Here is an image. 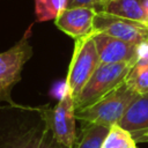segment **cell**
<instances>
[{
	"instance_id": "obj_1",
	"label": "cell",
	"mask_w": 148,
	"mask_h": 148,
	"mask_svg": "<svg viewBox=\"0 0 148 148\" xmlns=\"http://www.w3.org/2000/svg\"><path fill=\"white\" fill-rule=\"evenodd\" d=\"M51 106L0 105V148H66L51 125Z\"/></svg>"
},
{
	"instance_id": "obj_2",
	"label": "cell",
	"mask_w": 148,
	"mask_h": 148,
	"mask_svg": "<svg viewBox=\"0 0 148 148\" xmlns=\"http://www.w3.org/2000/svg\"><path fill=\"white\" fill-rule=\"evenodd\" d=\"M134 65L135 64L133 62L99 65L87 81L80 94L74 98L75 110L79 111L95 104L121 86Z\"/></svg>"
},
{
	"instance_id": "obj_3",
	"label": "cell",
	"mask_w": 148,
	"mask_h": 148,
	"mask_svg": "<svg viewBox=\"0 0 148 148\" xmlns=\"http://www.w3.org/2000/svg\"><path fill=\"white\" fill-rule=\"evenodd\" d=\"M139 95L131 90L124 82L95 104L76 111V119L87 124L111 127L119 124L128 106Z\"/></svg>"
},
{
	"instance_id": "obj_4",
	"label": "cell",
	"mask_w": 148,
	"mask_h": 148,
	"mask_svg": "<svg viewBox=\"0 0 148 148\" xmlns=\"http://www.w3.org/2000/svg\"><path fill=\"white\" fill-rule=\"evenodd\" d=\"M99 65V57L92 34L76 39L67 71L65 90L75 98Z\"/></svg>"
},
{
	"instance_id": "obj_5",
	"label": "cell",
	"mask_w": 148,
	"mask_h": 148,
	"mask_svg": "<svg viewBox=\"0 0 148 148\" xmlns=\"http://www.w3.org/2000/svg\"><path fill=\"white\" fill-rule=\"evenodd\" d=\"M28 36L29 30L14 46L0 53V105L1 102L15 104L10 97L12 89L21 80L24 64L32 57Z\"/></svg>"
},
{
	"instance_id": "obj_6",
	"label": "cell",
	"mask_w": 148,
	"mask_h": 148,
	"mask_svg": "<svg viewBox=\"0 0 148 148\" xmlns=\"http://www.w3.org/2000/svg\"><path fill=\"white\" fill-rule=\"evenodd\" d=\"M92 32H103L135 45L148 40L147 24L102 12L95 15Z\"/></svg>"
},
{
	"instance_id": "obj_7",
	"label": "cell",
	"mask_w": 148,
	"mask_h": 148,
	"mask_svg": "<svg viewBox=\"0 0 148 148\" xmlns=\"http://www.w3.org/2000/svg\"><path fill=\"white\" fill-rule=\"evenodd\" d=\"M75 103L71 92L65 90L60 101L51 109V125L57 141L66 148H72L76 140Z\"/></svg>"
},
{
	"instance_id": "obj_8",
	"label": "cell",
	"mask_w": 148,
	"mask_h": 148,
	"mask_svg": "<svg viewBox=\"0 0 148 148\" xmlns=\"http://www.w3.org/2000/svg\"><path fill=\"white\" fill-rule=\"evenodd\" d=\"M101 65L136 62L138 45L124 42L103 32H92Z\"/></svg>"
},
{
	"instance_id": "obj_9",
	"label": "cell",
	"mask_w": 148,
	"mask_h": 148,
	"mask_svg": "<svg viewBox=\"0 0 148 148\" xmlns=\"http://www.w3.org/2000/svg\"><path fill=\"white\" fill-rule=\"evenodd\" d=\"M96 13L94 8L89 7L65 8L54 20V23L59 30L76 40L92 34Z\"/></svg>"
},
{
	"instance_id": "obj_10",
	"label": "cell",
	"mask_w": 148,
	"mask_h": 148,
	"mask_svg": "<svg viewBox=\"0 0 148 148\" xmlns=\"http://www.w3.org/2000/svg\"><path fill=\"white\" fill-rule=\"evenodd\" d=\"M118 125L126 130L136 143L148 142V92L133 101Z\"/></svg>"
},
{
	"instance_id": "obj_11",
	"label": "cell",
	"mask_w": 148,
	"mask_h": 148,
	"mask_svg": "<svg viewBox=\"0 0 148 148\" xmlns=\"http://www.w3.org/2000/svg\"><path fill=\"white\" fill-rule=\"evenodd\" d=\"M99 12L148 25L140 0H104Z\"/></svg>"
},
{
	"instance_id": "obj_12",
	"label": "cell",
	"mask_w": 148,
	"mask_h": 148,
	"mask_svg": "<svg viewBox=\"0 0 148 148\" xmlns=\"http://www.w3.org/2000/svg\"><path fill=\"white\" fill-rule=\"evenodd\" d=\"M82 124L81 131L77 134L72 148H102L103 141L109 133L110 127L97 124Z\"/></svg>"
},
{
	"instance_id": "obj_13",
	"label": "cell",
	"mask_w": 148,
	"mask_h": 148,
	"mask_svg": "<svg viewBox=\"0 0 148 148\" xmlns=\"http://www.w3.org/2000/svg\"><path fill=\"white\" fill-rule=\"evenodd\" d=\"M66 8V0H35V14L37 22L56 20Z\"/></svg>"
},
{
	"instance_id": "obj_14",
	"label": "cell",
	"mask_w": 148,
	"mask_h": 148,
	"mask_svg": "<svg viewBox=\"0 0 148 148\" xmlns=\"http://www.w3.org/2000/svg\"><path fill=\"white\" fill-rule=\"evenodd\" d=\"M125 83L138 95L148 92V65L135 64L130 71Z\"/></svg>"
},
{
	"instance_id": "obj_15",
	"label": "cell",
	"mask_w": 148,
	"mask_h": 148,
	"mask_svg": "<svg viewBox=\"0 0 148 148\" xmlns=\"http://www.w3.org/2000/svg\"><path fill=\"white\" fill-rule=\"evenodd\" d=\"M136 142L133 140L132 135L124 130L118 124L110 127L109 133L106 134L102 148H130Z\"/></svg>"
},
{
	"instance_id": "obj_16",
	"label": "cell",
	"mask_w": 148,
	"mask_h": 148,
	"mask_svg": "<svg viewBox=\"0 0 148 148\" xmlns=\"http://www.w3.org/2000/svg\"><path fill=\"white\" fill-rule=\"evenodd\" d=\"M104 0H66V8L75 7H89L94 8L97 13L101 10Z\"/></svg>"
},
{
	"instance_id": "obj_17",
	"label": "cell",
	"mask_w": 148,
	"mask_h": 148,
	"mask_svg": "<svg viewBox=\"0 0 148 148\" xmlns=\"http://www.w3.org/2000/svg\"><path fill=\"white\" fill-rule=\"evenodd\" d=\"M140 2H141V6H142V9L145 12V15L148 20V0H140Z\"/></svg>"
},
{
	"instance_id": "obj_18",
	"label": "cell",
	"mask_w": 148,
	"mask_h": 148,
	"mask_svg": "<svg viewBox=\"0 0 148 148\" xmlns=\"http://www.w3.org/2000/svg\"><path fill=\"white\" fill-rule=\"evenodd\" d=\"M130 148H136V143H135V145H133V146H131Z\"/></svg>"
},
{
	"instance_id": "obj_19",
	"label": "cell",
	"mask_w": 148,
	"mask_h": 148,
	"mask_svg": "<svg viewBox=\"0 0 148 148\" xmlns=\"http://www.w3.org/2000/svg\"><path fill=\"white\" fill-rule=\"evenodd\" d=\"M147 141H148V136H147Z\"/></svg>"
}]
</instances>
